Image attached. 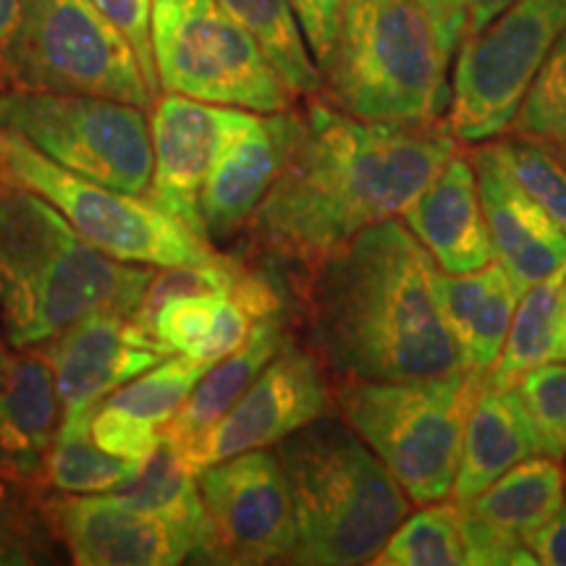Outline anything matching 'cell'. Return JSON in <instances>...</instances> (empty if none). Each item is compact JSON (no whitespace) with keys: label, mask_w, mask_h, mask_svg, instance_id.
<instances>
[{"label":"cell","mask_w":566,"mask_h":566,"mask_svg":"<svg viewBox=\"0 0 566 566\" xmlns=\"http://www.w3.org/2000/svg\"><path fill=\"white\" fill-rule=\"evenodd\" d=\"M38 352L51 365L63 422L90 415L105 396L171 357L134 315L118 313L82 317L51 342L40 344Z\"/></svg>","instance_id":"obj_15"},{"label":"cell","mask_w":566,"mask_h":566,"mask_svg":"<svg viewBox=\"0 0 566 566\" xmlns=\"http://www.w3.org/2000/svg\"><path fill=\"white\" fill-rule=\"evenodd\" d=\"M566 359V302L562 300L556 321V336H554V352H551V363H564Z\"/></svg>","instance_id":"obj_42"},{"label":"cell","mask_w":566,"mask_h":566,"mask_svg":"<svg viewBox=\"0 0 566 566\" xmlns=\"http://www.w3.org/2000/svg\"><path fill=\"white\" fill-rule=\"evenodd\" d=\"M378 566H459L467 564L462 516L457 501L422 504L394 530L375 556Z\"/></svg>","instance_id":"obj_30"},{"label":"cell","mask_w":566,"mask_h":566,"mask_svg":"<svg viewBox=\"0 0 566 566\" xmlns=\"http://www.w3.org/2000/svg\"><path fill=\"white\" fill-rule=\"evenodd\" d=\"M116 493L179 530L195 546V556L202 558L208 522H205L200 485H197V475L189 470V464L174 449V443L163 438L158 449L139 464L137 478Z\"/></svg>","instance_id":"obj_26"},{"label":"cell","mask_w":566,"mask_h":566,"mask_svg":"<svg viewBox=\"0 0 566 566\" xmlns=\"http://www.w3.org/2000/svg\"><path fill=\"white\" fill-rule=\"evenodd\" d=\"M0 491H3V485H0Z\"/></svg>","instance_id":"obj_47"},{"label":"cell","mask_w":566,"mask_h":566,"mask_svg":"<svg viewBox=\"0 0 566 566\" xmlns=\"http://www.w3.org/2000/svg\"><path fill=\"white\" fill-rule=\"evenodd\" d=\"M289 342L286 328H283V315L273 313L260 317L252 325V334L247 342L231 352L229 357L212 363L202 378L197 380L192 394L187 396L179 412L168 422L166 438L176 449H187L197 438H202L229 409L242 399V394L252 386V380L263 373L281 346Z\"/></svg>","instance_id":"obj_25"},{"label":"cell","mask_w":566,"mask_h":566,"mask_svg":"<svg viewBox=\"0 0 566 566\" xmlns=\"http://www.w3.org/2000/svg\"><path fill=\"white\" fill-rule=\"evenodd\" d=\"M401 221L446 273L480 271L495 260L470 153L451 155L401 210Z\"/></svg>","instance_id":"obj_20"},{"label":"cell","mask_w":566,"mask_h":566,"mask_svg":"<svg viewBox=\"0 0 566 566\" xmlns=\"http://www.w3.org/2000/svg\"><path fill=\"white\" fill-rule=\"evenodd\" d=\"M564 27L566 0H514L483 32L467 38L443 116L451 137L478 145L506 134Z\"/></svg>","instance_id":"obj_11"},{"label":"cell","mask_w":566,"mask_h":566,"mask_svg":"<svg viewBox=\"0 0 566 566\" xmlns=\"http://www.w3.org/2000/svg\"><path fill=\"white\" fill-rule=\"evenodd\" d=\"M449 61L420 0H344L323 90L331 105L363 122H441L451 101Z\"/></svg>","instance_id":"obj_5"},{"label":"cell","mask_w":566,"mask_h":566,"mask_svg":"<svg viewBox=\"0 0 566 566\" xmlns=\"http://www.w3.org/2000/svg\"><path fill=\"white\" fill-rule=\"evenodd\" d=\"M63 422L51 365L38 349L13 352L0 375V485L42 488Z\"/></svg>","instance_id":"obj_21"},{"label":"cell","mask_w":566,"mask_h":566,"mask_svg":"<svg viewBox=\"0 0 566 566\" xmlns=\"http://www.w3.org/2000/svg\"><path fill=\"white\" fill-rule=\"evenodd\" d=\"M537 454L533 422L516 388H485L467 415L451 501L464 504L512 467Z\"/></svg>","instance_id":"obj_24"},{"label":"cell","mask_w":566,"mask_h":566,"mask_svg":"<svg viewBox=\"0 0 566 566\" xmlns=\"http://www.w3.org/2000/svg\"><path fill=\"white\" fill-rule=\"evenodd\" d=\"M546 145L558 155V158H562V163L566 166V142H546Z\"/></svg>","instance_id":"obj_44"},{"label":"cell","mask_w":566,"mask_h":566,"mask_svg":"<svg viewBox=\"0 0 566 566\" xmlns=\"http://www.w3.org/2000/svg\"><path fill=\"white\" fill-rule=\"evenodd\" d=\"M210 365L171 354L150 370L105 396L92 409L90 433L108 454L142 464L158 449L168 422L179 412Z\"/></svg>","instance_id":"obj_22"},{"label":"cell","mask_w":566,"mask_h":566,"mask_svg":"<svg viewBox=\"0 0 566 566\" xmlns=\"http://www.w3.org/2000/svg\"><path fill=\"white\" fill-rule=\"evenodd\" d=\"M153 273L95 250L45 197L0 174V334L13 352L82 317L134 315Z\"/></svg>","instance_id":"obj_3"},{"label":"cell","mask_w":566,"mask_h":566,"mask_svg":"<svg viewBox=\"0 0 566 566\" xmlns=\"http://www.w3.org/2000/svg\"><path fill=\"white\" fill-rule=\"evenodd\" d=\"M205 522L202 562L292 564L296 520L275 449L247 451L197 472Z\"/></svg>","instance_id":"obj_12"},{"label":"cell","mask_w":566,"mask_h":566,"mask_svg":"<svg viewBox=\"0 0 566 566\" xmlns=\"http://www.w3.org/2000/svg\"><path fill=\"white\" fill-rule=\"evenodd\" d=\"M0 129L21 134L45 158L87 181L137 197H145L150 187V116L139 105L3 87Z\"/></svg>","instance_id":"obj_10"},{"label":"cell","mask_w":566,"mask_h":566,"mask_svg":"<svg viewBox=\"0 0 566 566\" xmlns=\"http://www.w3.org/2000/svg\"><path fill=\"white\" fill-rule=\"evenodd\" d=\"M506 134L537 142H566V27L537 69Z\"/></svg>","instance_id":"obj_32"},{"label":"cell","mask_w":566,"mask_h":566,"mask_svg":"<svg viewBox=\"0 0 566 566\" xmlns=\"http://www.w3.org/2000/svg\"><path fill=\"white\" fill-rule=\"evenodd\" d=\"M226 296L229 294L174 296L150 315L147 331L171 354H187L195 359L216 328Z\"/></svg>","instance_id":"obj_35"},{"label":"cell","mask_w":566,"mask_h":566,"mask_svg":"<svg viewBox=\"0 0 566 566\" xmlns=\"http://www.w3.org/2000/svg\"><path fill=\"white\" fill-rule=\"evenodd\" d=\"M150 38L160 92L254 113L289 111L296 101L218 0H153Z\"/></svg>","instance_id":"obj_8"},{"label":"cell","mask_w":566,"mask_h":566,"mask_svg":"<svg viewBox=\"0 0 566 566\" xmlns=\"http://www.w3.org/2000/svg\"><path fill=\"white\" fill-rule=\"evenodd\" d=\"M483 375L462 370L420 380L338 378L342 420L378 454L417 506L451 499L467 415Z\"/></svg>","instance_id":"obj_6"},{"label":"cell","mask_w":566,"mask_h":566,"mask_svg":"<svg viewBox=\"0 0 566 566\" xmlns=\"http://www.w3.org/2000/svg\"><path fill=\"white\" fill-rule=\"evenodd\" d=\"M331 391L325 384L323 359L286 342L252 380L242 399L202 438L179 451L189 470L200 472L223 459L247 451L273 449L317 417L328 415Z\"/></svg>","instance_id":"obj_13"},{"label":"cell","mask_w":566,"mask_h":566,"mask_svg":"<svg viewBox=\"0 0 566 566\" xmlns=\"http://www.w3.org/2000/svg\"><path fill=\"white\" fill-rule=\"evenodd\" d=\"M499 142L506 168L525 192L548 212L566 233V166L546 142L509 134Z\"/></svg>","instance_id":"obj_33"},{"label":"cell","mask_w":566,"mask_h":566,"mask_svg":"<svg viewBox=\"0 0 566 566\" xmlns=\"http://www.w3.org/2000/svg\"><path fill=\"white\" fill-rule=\"evenodd\" d=\"M527 548L535 554L537 566H566V499L554 520L530 537Z\"/></svg>","instance_id":"obj_39"},{"label":"cell","mask_w":566,"mask_h":566,"mask_svg":"<svg viewBox=\"0 0 566 566\" xmlns=\"http://www.w3.org/2000/svg\"><path fill=\"white\" fill-rule=\"evenodd\" d=\"M436 263L388 218L315 265L307 315L317 357L338 378L420 380L464 367L438 307Z\"/></svg>","instance_id":"obj_2"},{"label":"cell","mask_w":566,"mask_h":566,"mask_svg":"<svg viewBox=\"0 0 566 566\" xmlns=\"http://www.w3.org/2000/svg\"><path fill=\"white\" fill-rule=\"evenodd\" d=\"M38 491L42 488L3 485L0 491V564H55L66 556Z\"/></svg>","instance_id":"obj_31"},{"label":"cell","mask_w":566,"mask_h":566,"mask_svg":"<svg viewBox=\"0 0 566 566\" xmlns=\"http://www.w3.org/2000/svg\"><path fill=\"white\" fill-rule=\"evenodd\" d=\"M566 499L564 459L535 454L459 506L470 566H537L527 541Z\"/></svg>","instance_id":"obj_17"},{"label":"cell","mask_w":566,"mask_h":566,"mask_svg":"<svg viewBox=\"0 0 566 566\" xmlns=\"http://www.w3.org/2000/svg\"><path fill=\"white\" fill-rule=\"evenodd\" d=\"M566 279V263L525 289L495 365L483 375L485 388H514L522 375L551 363L558 307Z\"/></svg>","instance_id":"obj_27"},{"label":"cell","mask_w":566,"mask_h":566,"mask_svg":"<svg viewBox=\"0 0 566 566\" xmlns=\"http://www.w3.org/2000/svg\"><path fill=\"white\" fill-rule=\"evenodd\" d=\"M90 415L61 424L42 478V485L51 488L53 493H116L137 478V462L108 454L103 446H97L90 433Z\"/></svg>","instance_id":"obj_29"},{"label":"cell","mask_w":566,"mask_h":566,"mask_svg":"<svg viewBox=\"0 0 566 566\" xmlns=\"http://www.w3.org/2000/svg\"><path fill=\"white\" fill-rule=\"evenodd\" d=\"M514 388L533 422L537 454L566 459V359L535 367Z\"/></svg>","instance_id":"obj_34"},{"label":"cell","mask_w":566,"mask_h":566,"mask_svg":"<svg viewBox=\"0 0 566 566\" xmlns=\"http://www.w3.org/2000/svg\"><path fill=\"white\" fill-rule=\"evenodd\" d=\"M92 3L101 9L113 27L129 40V45L137 53L145 71L147 82L155 90V95H160L158 74H155V61H153V0H92Z\"/></svg>","instance_id":"obj_36"},{"label":"cell","mask_w":566,"mask_h":566,"mask_svg":"<svg viewBox=\"0 0 566 566\" xmlns=\"http://www.w3.org/2000/svg\"><path fill=\"white\" fill-rule=\"evenodd\" d=\"M433 286L464 367L485 375L504 349L509 325L525 289L499 260L470 273H446L436 268Z\"/></svg>","instance_id":"obj_23"},{"label":"cell","mask_w":566,"mask_h":566,"mask_svg":"<svg viewBox=\"0 0 566 566\" xmlns=\"http://www.w3.org/2000/svg\"><path fill=\"white\" fill-rule=\"evenodd\" d=\"M21 0H0V51L9 42L13 27H17Z\"/></svg>","instance_id":"obj_41"},{"label":"cell","mask_w":566,"mask_h":566,"mask_svg":"<svg viewBox=\"0 0 566 566\" xmlns=\"http://www.w3.org/2000/svg\"><path fill=\"white\" fill-rule=\"evenodd\" d=\"M562 300L566 302V279H564V292H562Z\"/></svg>","instance_id":"obj_46"},{"label":"cell","mask_w":566,"mask_h":566,"mask_svg":"<svg viewBox=\"0 0 566 566\" xmlns=\"http://www.w3.org/2000/svg\"><path fill=\"white\" fill-rule=\"evenodd\" d=\"M296 520L292 564H373L409 514V495L344 420L323 415L273 446Z\"/></svg>","instance_id":"obj_4"},{"label":"cell","mask_w":566,"mask_h":566,"mask_svg":"<svg viewBox=\"0 0 566 566\" xmlns=\"http://www.w3.org/2000/svg\"><path fill=\"white\" fill-rule=\"evenodd\" d=\"M45 512L66 558L80 566H174L195 546L168 522L122 493L45 495Z\"/></svg>","instance_id":"obj_16"},{"label":"cell","mask_w":566,"mask_h":566,"mask_svg":"<svg viewBox=\"0 0 566 566\" xmlns=\"http://www.w3.org/2000/svg\"><path fill=\"white\" fill-rule=\"evenodd\" d=\"M0 71L6 87L97 95L147 111L158 97L129 40L92 0H21Z\"/></svg>","instance_id":"obj_7"},{"label":"cell","mask_w":566,"mask_h":566,"mask_svg":"<svg viewBox=\"0 0 566 566\" xmlns=\"http://www.w3.org/2000/svg\"><path fill=\"white\" fill-rule=\"evenodd\" d=\"M0 174L45 197L84 242L113 260L171 268L223 258L216 244L197 237L153 202L69 174L17 132L0 129Z\"/></svg>","instance_id":"obj_9"},{"label":"cell","mask_w":566,"mask_h":566,"mask_svg":"<svg viewBox=\"0 0 566 566\" xmlns=\"http://www.w3.org/2000/svg\"><path fill=\"white\" fill-rule=\"evenodd\" d=\"M3 87H6V80H3V71H0V92H3Z\"/></svg>","instance_id":"obj_45"},{"label":"cell","mask_w":566,"mask_h":566,"mask_svg":"<svg viewBox=\"0 0 566 566\" xmlns=\"http://www.w3.org/2000/svg\"><path fill=\"white\" fill-rule=\"evenodd\" d=\"M422 9L428 11L433 30L441 42L443 53L454 55L462 45L464 24H467V0H420Z\"/></svg>","instance_id":"obj_38"},{"label":"cell","mask_w":566,"mask_h":566,"mask_svg":"<svg viewBox=\"0 0 566 566\" xmlns=\"http://www.w3.org/2000/svg\"><path fill=\"white\" fill-rule=\"evenodd\" d=\"M512 3L514 0H467V24L462 42L467 38H475L478 32H483L485 27Z\"/></svg>","instance_id":"obj_40"},{"label":"cell","mask_w":566,"mask_h":566,"mask_svg":"<svg viewBox=\"0 0 566 566\" xmlns=\"http://www.w3.org/2000/svg\"><path fill=\"white\" fill-rule=\"evenodd\" d=\"M11 357H13V349H11L9 344H6L3 334H0V375H3L6 370H9V365H11Z\"/></svg>","instance_id":"obj_43"},{"label":"cell","mask_w":566,"mask_h":566,"mask_svg":"<svg viewBox=\"0 0 566 566\" xmlns=\"http://www.w3.org/2000/svg\"><path fill=\"white\" fill-rule=\"evenodd\" d=\"M237 108L202 103L195 97L160 92L147 111L153 139V176L147 202L208 239L200 212V195L212 155L221 145ZM210 242V239H208Z\"/></svg>","instance_id":"obj_18"},{"label":"cell","mask_w":566,"mask_h":566,"mask_svg":"<svg viewBox=\"0 0 566 566\" xmlns=\"http://www.w3.org/2000/svg\"><path fill=\"white\" fill-rule=\"evenodd\" d=\"M457 153L441 122H363L310 101L279 179L247 221L258 250L313 271L357 233L401 216Z\"/></svg>","instance_id":"obj_1"},{"label":"cell","mask_w":566,"mask_h":566,"mask_svg":"<svg viewBox=\"0 0 566 566\" xmlns=\"http://www.w3.org/2000/svg\"><path fill=\"white\" fill-rule=\"evenodd\" d=\"M302 134V111L254 113L237 108L212 155L200 195V212L210 244L244 229L286 166Z\"/></svg>","instance_id":"obj_14"},{"label":"cell","mask_w":566,"mask_h":566,"mask_svg":"<svg viewBox=\"0 0 566 566\" xmlns=\"http://www.w3.org/2000/svg\"><path fill=\"white\" fill-rule=\"evenodd\" d=\"M254 40L279 71L294 97L323 92V74L310 53L300 19L289 0H218Z\"/></svg>","instance_id":"obj_28"},{"label":"cell","mask_w":566,"mask_h":566,"mask_svg":"<svg viewBox=\"0 0 566 566\" xmlns=\"http://www.w3.org/2000/svg\"><path fill=\"white\" fill-rule=\"evenodd\" d=\"M470 158L478 174V192L495 260L522 289H530L566 263V233L516 184L499 142H478Z\"/></svg>","instance_id":"obj_19"},{"label":"cell","mask_w":566,"mask_h":566,"mask_svg":"<svg viewBox=\"0 0 566 566\" xmlns=\"http://www.w3.org/2000/svg\"><path fill=\"white\" fill-rule=\"evenodd\" d=\"M289 3H292L296 19H300L310 53H313L317 69L323 74V66L334 53L338 27H342L344 0H289Z\"/></svg>","instance_id":"obj_37"}]
</instances>
